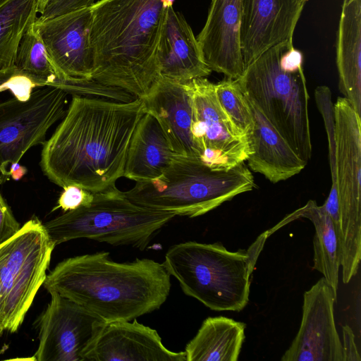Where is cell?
<instances>
[{
    "instance_id": "d4e9b609",
    "label": "cell",
    "mask_w": 361,
    "mask_h": 361,
    "mask_svg": "<svg viewBox=\"0 0 361 361\" xmlns=\"http://www.w3.org/2000/svg\"><path fill=\"white\" fill-rule=\"evenodd\" d=\"M37 13V0H0V71L15 67L21 39Z\"/></svg>"
},
{
    "instance_id": "ffe728a7",
    "label": "cell",
    "mask_w": 361,
    "mask_h": 361,
    "mask_svg": "<svg viewBox=\"0 0 361 361\" xmlns=\"http://www.w3.org/2000/svg\"><path fill=\"white\" fill-rule=\"evenodd\" d=\"M247 102L254 121L250 135L252 152L247 159L248 168L263 175L273 183L298 174L305 169L307 163L297 154L260 111L248 99Z\"/></svg>"
},
{
    "instance_id": "4316f807",
    "label": "cell",
    "mask_w": 361,
    "mask_h": 361,
    "mask_svg": "<svg viewBox=\"0 0 361 361\" xmlns=\"http://www.w3.org/2000/svg\"><path fill=\"white\" fill-rule=\"evenodd\" d=\"M215 92L219 104L233 123L250 137L254 124L253 116L238 79L225 78L215 83Z\"/></svg>"
},
{
    "instance_id": "f1b7e54d",
    "label": "cell",
    "mask_w": 361,
    "mask_h": 361,
    "mask_svg": "<svg viewBox=\"0 0 361 361\" xmlns=\"http://www.w3.org/2000/svg\"><path fill=\"white\" fill-rule=\"evenodd\" d=\"M315 101L324 118L329 140V163L331 175V185H336V141L334 104L331 100V93L326 86H319L314 91Z\"/></svg>"
},
{
    "instance_id": "ac0fdd59",
    "label": "cell",
    "mask_w": 361,
    "mask_h": 361,
    "mask_svg": "<svg viewBox=\"0 0 361 361\" xmlns=\"http://www.w3.org/2000/svg\"><path fill=\"white\" fill-rule=\"evenodd\" d=\"M189 82L160 78L142 100L145 112L157 121L174 154L199 159L191 133L193 107Z\"/></svg>"
},
{
    "instance_id": "4dcf8cb0",
    "label": "cell",
    "mask_w": 361,
    "mask_h": 361,
    "mask_svg": "<svg viewBox=\"0 0 361 361\" xmlns=\"http://www.w3.org/2000/svg\"><path fill=\"white\" fill-rule=\"evenodd\" d=\"M57 204L51 212L61 209L64 212L75 210L80 207L90 204L94 197V193L77 185H68L63 188Z\"/></svg>"
},
{
    "instance_id": "6da1fadb",
    "label": "cell",
    "mask_w": 361,
    "mask_h": 361,
    "mask_svg": "<svg viewBox=\"0 0 361 361\" xmlns=\"http://www.w3.org/2000/svg\"><path fill=\"white\" fill-rule=\"evenodd\" d=\"M145 113L139 98L121 102L73 95L64 117L42 144L44 175L62 188L73 185L93 193L115 186Z\"/></svg>"
},
{
    "instance_id": "1f68e13d",
    "label": "cell",
    "mask_w": 361,
    "mask_h": 361,
    "mask_svg": "<svg viewBox=\"0 0 361 361\" xmlns=\"http://www.w3.org/2000/svg\"><path fill=\"white\" fill-rule=\"evenodd\" d=\"M96 0H50L39 18L47 19L82 8L91 7Z\"/></svg>"
},
{
    "instance_id": "52a82bcc",
    "label": "cell",
    "mask_w": 361,
    "mask_h": 361,
    "mask_svg": "<svg viewBox=\"0 0 361 361\" xmlns=\"http://www.w3.org/2000/svg\"><path fill=\"white\" fill-rule=\"evenodd\" d=\"M176 215L131 202L116 186L94 193L92 202L44 224L55 245L86 238L145 250L152 238Z\"/></svg>"
},
{
    "instance_id": "d6986e66",
    "label": "cell",
    "mask_w": 361,
    "mask_h": 361,
    "mask_svg": "<svg viewBox=\"0 0 361 361\" xmlns=\"http://www.w3.org/2000/svg\"><path fill=\"white\" fill-rule=\"evenodd\" d=\"M158 60L160 77L174 81L189 82L212 73L190 26L173 6L168 10Z\"/></svg>"
},
{
    "instance_id": "e0dca14e",
    "label": "cell",
    "mask_w": 361,
    "mask_h": 361,
    "mask_svg": "<svg viewBox=\"0 0 361 361\" xmlns=\"http://www.w3.org/2000/svg\"><path fill=\"white\" fill-rule=\"evenodd\" d=\"M242 0H212L197 40L203 60L212 71L238 79L244 63L239 42Z\"/></svg>"
},
{
    "instance_id": "5b68a950",
    "label": "cell",
    "mask_w": 361,
    "mask_h": 361,
    "mask_svg": "<svg viewBox=\"0 0 361 361\" xmlns=\"http://www.w3.org/2000/svg\"><path fill=\"white\" fill-rule=\"evenodd\" d=\"M269 231L247 250H228L221 243L188 241L172 245L162 264L182 291L214 311L242 310L250 295V276Z\"/></svg>"
},
{
    "instance_id": "d590c367",
    "label": "cell",
    "mask_w": 361,
    "mask_h": 361,
    "mask_svg": "<svg viewBox=\"0 0 361 361\" xmlns=\"http://www.w3.org/2000/svg\"><path fill=\"white\" fill-rule=\"evenodd\" d=\"M50 0H37V12L40 14Z\"/></svg>"
},
{
    "instance_id": "9c48e42d",
    "label": "cell",
    "mask_w": 361,
    "mask_h": 361,
    "mask_svg": "<svg viewBox=\"0 0 361 361\" xmlns=\"http://www.w3.org/2000/svg\"><path fill=\"white\" fill-rule=\"evenodd\" d=\"M44 224L33 216L0 244L2 326L16 332L46 279L55 247Z\"/></svg>"
},
{
    "instance_id": "83f0119b",
    "label": "cell",
    "mask_w": 361,
    "mask_h": 361,
    "mask_svg": "<svg viewBox=\"0 0 361 361\" xmlns=\"http://www.w3.org/2000/svg\"><path fill=\"white\" fill-rule=\"evenodd\" d=\"M48 85L61 88L72 96L95 97L121 102H128L136 99L123 90L102 84L93 79H56Z\"/></svg>"
},
{
    "instance_id": "d6a6232c",
    "label": "cell",
    "mask_w": 361,
    "mask_h": 361,
    "mask_svg": "<svg viewBox=\"0 0 361 361\" xmlns=\"http://www.w3.org/2000/svg\"><path fill=\"white\" fill-rule=\"evenodd\" d=\"M4 182L0 176V186ZM20 228V224L0 191V244L16 233Z\"/></svg>"
},
{
    "instance_id": "30bf717a",
    "label": "cell",
    "mask_w": 361,
    "mask_h": 361,
    "mask_svg": "<svg viewBox=\"0 0 361 361\" xmlns=\"http://www.w3.org/2000/svg\"><path fill=\"white\" fill-rule=\"evenodd\" d=\"M68 94L54 86L38 87L26 101L11 97L0 102V176L18 163L32 147L42 145L49 130L66 113Z\"/></svg>"
},
{
    "instance_id": "484cf974",
    "label": "cell",
    "mask_w": 361,
    "mask_h": 361,
    "mask_svg": "<svg viewBox=\"0 0 361 361\" xmlns=\"http://www.w3.org/2000/svg\"><path fill=\"white\" fill-rule=\"evenodd\" d=\"M34 23L21 39L15 66L20 74L30 78L38 88L47 86L57 77L45 45L34 27Z\"/></svg>"
},
{
    "instance_id": "44dd1931",
    "label": "cell",
    "mask_w": 361,
    "mask_h": 361,
    "mask_svg": "<svg viewBox=\"0 0 361 361\" xmlns=\"http://www.w3.org/2000/svg\"><path fill=\"white\" fill-rule=\"evenodd\" d=\"M338 87L361 115V0H343L336 41Z\"/></svg>"
},
{
    "instance_id": "9a60e30c",
    "label": "cell",
    "mask_w": 361,
    "mask_h": 361,
    "mask_svg": "<svg viewBox=\"0 0 361 361\" xmlns=\"http://www.w3.org/2000/svg\"><path fill=\"white\" fill-rule=\"evenodd\" d=\"M307 0H242L239 42L245 68L268 49L292 43Z\"/></svg>"
},
{
    "instance_id": "836d02e7",
    "label": "cell",
    "mask_w": 361,
    "mask_h": 361,
    "mask_svg": "<svg viewBox=\"0 0 361 361\" xmlns=\"http://www.w3.org/2000/svg\"><path fill=\"white\" fill-rule=\"evenodd\" d=\"M343 361H360L361 357L355 342V335L352 329L345 325L342 328Z\"/></svg>"
},
{
    "instance_id": "8992f818",
    "label": "cell",
    "mask_w": 361,
    "mask_h": 361,
    "mask_svg": "<svg viewBox=\"0 0 361 361\" xmlns=\"http://www.w3.org/2000/svg\"><path fill=\"white\" fill-rule=\"evenodd\" d=\"M255 188L245 162L229 169H213L199 159L175 155L161 176L136 182L124 194L137 205L193 218Z\"/></svg>"
},
{
    "instance_id": "7c38bea8",
    "label": "cell",
    "mask_w": 361,
    "mask_h": 361,
    "mask_svg": "<svg viewBox=\"0 0 361 361\" xmlns=\"http://www.w3.org/2000/svg\"><path fill=\"white\" fill-rule=\"evenodd\" d=\"M39 322L37 361H86L85 355L105 321L56 292Z\"/></svg>"
},
{
    "instance_id": "277c9868",
    "label": "cell",
    "mask_w": 361,
    "mask_h": 361,
    "mask_svg": "<svg viewBox=\"0 0 361 361\" xmlns=\"http://www.w3.org/2000/svg\"><path fill=\"white\" fill-rule=\"evenodd\" d=\"M238 81L246 98L307 164L312 153L309 94L302 55L293 42L264 52L245 68Z\"/></svg>"
},
{
    "instance_id": "3957f363",
    "label": "cell",
    "mask_w": 361,
    "mask_h": 361,
    "mask_svg": "<svg viewBox=\"0 0 361 361\" xmlns=\"http://www.w3.org/2000/svg\"><path fill=\"white\" fill-rule=\"evenodd\" d=\"M43 286L113 322L131 321L159 309L171 283L164 265L153 259L117 262L108 252H99L63 259Z\"/></svg>"
},
{
    "instance_id": "cb8c5ba5",
    "label": "cell",
    "mask_w": 361,
    "mask_h": 361,
    "mask_svg": "<svg viewBox=\"0 0 361 361\" xmlns=\"http://www.w3.org/2000/svg\"><path fill=\"white\" fill-rule=\"evenodd\" d=\"M298 218H306L314 227L313 238V269L320 272L330 286L337 298L338 272L341 267L338 245L334 224L329 215L322 206L314 200L286 216L274 230Z\"/></svg>"
},
{
    "instance_id": "2e32d148",
    "label": "cell",
    "mask_w": 361,
    "mask_h": 361,
    "mask_svg": "<svg viewBox=\"0 0 361 361\" xmlns=\"http://www.w3.org/2000/svg\"><path fill=\"white\" fill-rule=\"evenodd\" d=\"M86 361H186L185 351L169 350L157 330L131 321L105 322Z\"/></svg>"
},
{
    "instance_id": "ba28073f",
    "label": "cell",
    "mask_w": 361,
    "mask_h": 361,
    "mask_svg": "<svg viewBox=\"0 0 361 361\" xmlns=\"http://www.w3.org/2000/svg\"><path fill=\"white\" fill-rule=\"evenodd\" d=\"M361 115L345 97L334 104L338 220L334 226L342 271L355 274L361 257Z\"/></svg>"
},
{
    "instance_id": "603a6c76",
    "label": "cell",
    "mask_w": 361,
    "mask_h": 361,
    "mask_svg": "<svg viewBox=\"0 0 361 361\" xmlns=\"http://www.w3.org/2000/svg\"><path fill=\"white\" fill-rule=\"evenodd\" d=\"M245 324L223 316L207 317L186 345V361H237Z\"/></svg>"
},
{
    "instance_id": "5bb4252c",
    "label": "cell",
    "mask_w": 361,
    "mask_h": 361,
    "mask_svg": "<svg viewBox=\"0 0 361 361\" xmlns=\"http://www.w3.org/2000/svg\"><path fill=\"white\" fill-rule=\"evenodd\" d=\"M336 300L324 277L304 293L300 326L281 361H343L334 320Z\"/></svg>"
},
{
    "instance_id": "7402d4cb",
    "label": "cell",
    "mask_w": 361,
    "mask_h": 361,
    "mask_svg": "<svg viewBox=\"0 0 361 361\" xmlns=\"http://www.w3.org/2000/svg\"><path fill=\"white\" fill-rule=\"evenodd\" d=\"M175 155L157 121L145 113L133 135L123 176L135 182L156 179Z\"/></svg>"
},
{
    "instance_id": "4fadbf2b",
    "label": "cell",
    "mask_w": 361,
    "mask_h": 361,
    "mask_svg": "<svg viewBox=\"0 0 361 361\" xmlns=\"http://www.w3.org/2000/svg\"><path fill=\"white\" fill-rule=\"evenodd\" d=\"M90 7L47 19L34 27L47 50L56 79H92L94 61L90 44Z\"/></svg>"
},
{
    "instance_id": "7a4b0ae2",
    "label": "cell",
    "mask_w": 361,
    "mask_h": 361,
    "mask_svg": "<svg viewBox=\"0 0 361 361\" xmlns=\"http://www.w3.org/2000/svg\"><path fill=\"white\" fill-rule=\"evenodd\" d=\"M174 0H99L91 7L92 79L143 99L159 80V49Z\"/></svg>"
},
{
    "instance_id": "e575fe53",
    "label": "cell",
    "mask_w": 361,
    "mask_h": 361,
    "mask_svg": "<svg viewBox=\"0 0 361 361\" xmlns=\"http://www.w3.org/2000/svg\"><path fill=\"white\" fill-rule=\"evenodd\" d=\"M27 169L18 163H13L9 166L7 176L14 180H20L27 173Z\"/></svg>"
},
{
    "instance_id": "f546056e",
    "label": "cell",
    "mask_w": 361,
    "mask_h": 361,
    "mask_svg": "<svg viewBox=\"0 0 361 361\" xmlns=\"http://www.w3.org/2000/svg\"><path fill=\"white\" fill-rule=\"evenodd\" d=\"M32 85L29 78L20 74L16 66L0 71V93L10 91L19 100H26L31 92Z\"/></svg>"
},
{
    "instance_id": "8fae6325",
    "label": "cell",
    "mask_w": 361,
    "mask_h": 361,
    "mask_svg": "<svg viewBox=\"0 0 361 361\" xmlns=\"http://www.w3.org/2000/svg\"><path fill=\"white\" fill-rule=\"evenodd\" d=\"M189 82L193 107L191 133L199 159L213 169H229L247 161L252 152L250 137L221 108L215 83L206 78Z\"/></svg>"
},
{
    "instance_id": "8d00e7d4",
    "label": "cell",
    "mask_w": 361,
    "mask_h": 361,
    "mask_svg": "<svg viewBox=\"0 0 361 361\" xmlns=\"http://www.w3.org/2000/svg\"><path fill=\"white\" fill-rule=\"evenodd\" d=\"M4 329L0 325V336L2 335Z\"/></svg>"
}]
</instances>
